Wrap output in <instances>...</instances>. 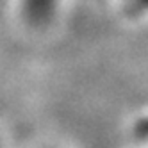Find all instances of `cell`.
Segmentation results:
<instances>
[{
  "label": "cell",
  "instance_id": "cell-1",
  "mask_svg": "<svg viewBox=\"0 0 148 148\" xmlns=\"http://www.w3.org/2000/svg\"><path fill=\"white\" fill-rule=\"evenodd\" d=\"M125 13L134 16H148V0H118Z\"/></svg>",
  "mask_w": 148,
  "mask_h": 148
}]
</instances>
